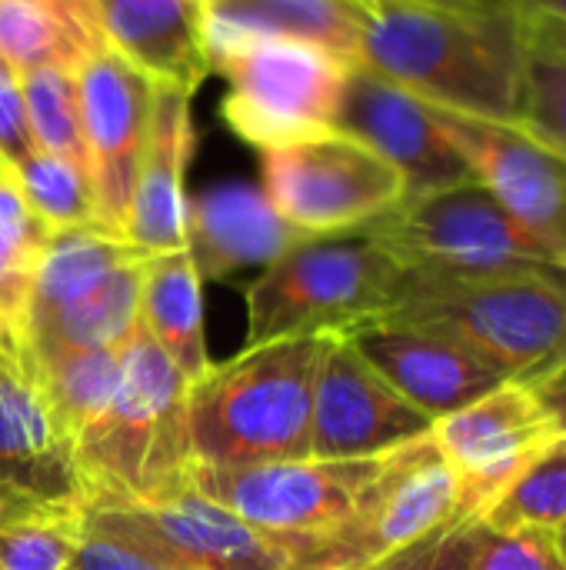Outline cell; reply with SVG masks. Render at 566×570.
Listing matches in <instances>:
<instances>
[{
  "instance_id": "cell-19",
  "label": "cell",
  "mask_w": 566,
  "mask_h": 570,
  "mask_svg": "<svg viewBox=\"0 0 566 570\" xmlns=\"http://www.w3.org/2000/svg\"><path fill=\"white\" fill-rule=\"evenodd\" d=\"M103 43L150 83L197 90L210 73L207 0H90Z\"/></svg>"
},
{
  "instance_id": "cell-27",
  "label": "cell",
  "mask_w": 566,
  "mask_h": 570,
  "mask_svg": "<svg viewBox=\"0 0 566 570\" xmlns=\"http://www.w3.org/2000/svg\"><path fill=\"white\" fill-rule=\"evenodd\" d=\"M87 541L77 498L0 501V570H67Z\"/></svg>"
},
{
  "instance_id": "cell-5",
  "label": "cell",
  "mask_w": 566,
  "mask_h": 570,
  "mask_svg": "<svg viewBox=\"0 0 566 570\" xmlns=\"http://www.w3.org/2000/svg\"><path fill=\"white\" fill-rule=\"evenodd\" d=\"M407 271L364 230L307 237L247 287V347L280 337H350L397 304Z\"/></svg>"
},
{
  "instance_id": "cell-3",
  "label": "cell",
  "mask_w": 566,
  "mask_h": 570,
  "mask_svg": "<svg viewBox=\"0 0 566 570\" xmlns=\"http://www.w3.org/2000/svg\"><path fill=\"white\" fill-rule=\"evenodd\" d=\"M334 337H280L210 364L190 384L193 461L247 468L310 458V411Z\"/></svg>"
},
{
  "instance_id": "cell-34",
  "label": "cell",
  "mask_w": 566,
  "mask_h": 570,
  "mask_svg": "<svg viewBox=\"0 0 566 570\" xmlns=\"http://www.w3.org/2000/svg\"><path fill=\"white\" fill-rule=\"evenodd\" d=\"M474 534H477V518L460 514L427 534L424 541L410 544L407 551L374 564L367 570H474Z\"/></svg>"
},
{
  "instance_id": "cell-2",
  "label": "cell",
  "mask_w": 566,
  "mask_h": 570,
  "mask_svg": "<svg viewBox=\"0 0 566 570\" xmlns=\"http://www.w3.org/2000/svg\"><path fill=\"white\" fill-rule=\"evenodd\" d=\"M193 464L190 381L140 327L107 414L73 441L77 498L83 511L160 504L193 484Z\"/></svg>"
},
{
  "instance_id": "cell-44",
  "label": "cell",
  "mask_w": 566,
  "mask_h": 570,
  "mask_svg": "<svg viewBox=\"0 0 566 570\" xmlns=\"http://www.w3.org/2000/svg\"><path fill=\"white\" fill-rule=\"evenodd\" d=\"M564 371H566V367H564Z\"/></svg>"
},
{
  "instance_id": "cell-11",
  "label": "cell",
  "mask_w": 566,
  "mask_h": 570,
  "mask_svg": "<svg viewBox=\"0 0 566 570\" xmlns=\"http://www.w3.org/2000/svg\"><path fill=\"white\" fill-rule=\"evenodd\" d=\"M384 458V454H380ZM380 458L357 461H274L247 468L193 464V488L240 521L277 534L310 538L337 528L367 481L377 474Z\"/></svg>"
},
{
  "instance_id": "cell-30",
  "label": "cell",
  "mask_w": 566,
  "mask_h": 570,
  "mask_svg": "<svg viewBox=\"0 0 566 570\" xmlns=\"http://www.w3.org/2000/svg\"><path fill=\"white\" fill-rule=\"evenodd\" d=\"M494 531H564L566 528V438L520 471L480 514Z\"/></svg>"
},
{
  "instance_id": "cell-25",
  "label": "cell",
  "mask_w": 566,
  "mask_h": 570,
  "mask_svg": "<svg viewBox=\"0 0 566 570\" xmlns=\"http://www.w3.org/2000/svg\"><path fill=\"white\" fill-rule=\"evenodd\" d=\"M370 0H207V33H284L357 63Z\"/></svg>"
},
{
  "instance_id": "cell-26",
  "label": "cell",
  "mask_w": 566,
  "mask_h": 570,
  "mask_svg": "<svg viewBox=\"0 0 566 570\" xmlns=\"http://www.w3.org/2000/svg\"><path fill=\"white\" fill-rule=\"evenodd\" d=\"M50 234L53 230L27 207L20 190L0 177V361L30 377H37L27 347L30 287Z\"/></svg>"
},
{
  "instance_id": "cell-38",
  "label": "cell",
  "mask_w": 566,
  "mask_h": 570,
  "mask_svg": "<svg viewBox=\"0 0 566 570\" xmlns=\"http://www.w3.org/2000/svg\"><path fill=\"white\" fill-rule=\"evenodd\" d=\"M410 3H434V7H457V10H490V7H514V0H410Z\"/></svg>"
},
{
  "instance_id": "cell-36",
  "label": "cell",
  "mask_w": 566,
  "mask_h": 570,
  "mask_svg": "<svg viewBox=\"0 0 566 570\" xmlns=\"http://www.w3.org/2000/svg\"><path fill=\"white\" fill-rule=\"evenodd\" d=\"M33 150H40V147L33 140V130L27 120L20 80L13 70H3L0 73V174L17 167Z\"/></svg>"
},
{
  "instance_id": "cell-1",
  "label": "cell",
  "mask_w": 566,
  "mask_h": 570,
  "mask_svg": "<svg viewBox=\"0 0 566 570\" xmlns=\"http://www.w3.org/2000/svg\"><path fill=\"white\" fill-rule=\"evenodd\" d=\"M527 50V13L517 3L457 10L370 0L357 63L427 107L480 120H520Z\"/></svg>"
},
{
  "instance_id": "cell-32",
  "label": "cell",
  "mask_w": 566,
  "mask_h": 570,
  "mask_svg": "<svg viewBox=\"0 0 566 570\" xmlns=\"http://www.w3.org/2000/svg\"><path fill=\"white\" fill-rule=\"evenodd\" d=\"M527 67L520 120L566 154V47L547 40L527 17Z\"/></svg>"
},
{
  "instance_id": "cell-31",
  "label": "cell",
  "mask_w": 566,
  "mask_h": 570,
  "mask_svg": "<svg viewBox=\"0 0 566 570\" xmlns=\"http://www.w3.org/2000/svg\"><path fill=\"white\" fill-rule=\"evenodd\" d=\"M17 80H20V94H23V107H27V120H30L37 147L90 174L73 70L37 67L30 73H20Z\"/></svg>"
},
{
  "instance_id": "cell-39",
  "label": "cell",
  "mask_w": 566,
  "mask_h": 570,
  "mask_svg": "<svg viewBox=\"0 0 566 570\" xmlns=\"http://www.w3.org/2000/svg\"><path fill=\"white\" fill-rule=\"evenodd\" d=\"M547 397H550V404L560 411V417H564V424H566V371H560L554 381H547L544 387H540Z\"/></svg>"
},
{
  "instance_id": "cell-8",
  "label": "cell",
  "mask_w": 566,
  "mask_h": 570,
  "mask_svg": "<svg viewBox=\"0 0 566 570\" xmlns=\"http://www.w3.org/2000/svg\"><path fill=\"white\" fill-rule=\"evenodd\" d=\"M460 518L457 478L434 434L380 458L347 518L310 538H287L294 570H367Z\"/></svg>"
},
{
  "instance_id": "cell-18",
  "label": "cell",
  "mask_w": 566,
  "mask_h": 570,
  "mask_svg": "<svg viewBox=\"0 0 566 570\" xmlns=\"http://www.w3.org/2000/svg\"><path fill=\"white\" fill-rule=\"evenodd\" d=\"M190 90L153 83L147 144L137 164L123 240L147 257L187 250V194L183 177L193 157Z\"/></svg>"
},
{
  "instance_id": "cell-7",
  "label": "cell",
  "mask_w": 566,
  "mask_h": 570,
  "mask_svg": "<svg viewBox=\"0 0 566 570\" xmlns=\"http://www.w3.org/2000/svg\"><path fill=\"white\" fill-rule=\"evenodd\" d=\"M407 274L487 277L510 271H566L477 180L404 197L364 227Z\"/></svg>"
},
{
  "instance_id": "cell-28",
  "label": "cell",
  "mask_w": 566,
  "mask_h": 570,
  "mask_svg": "<svg viewBox=\"0 0 566 570\" xmlns=\"http://www.w3.org/2000/svg\"><path fill=\"white\" fill-rule=\"evenodd\" d=\"M123 371L120 351H67L37 364V384L70 444L107 414Z\"/></svg>"
},
{
  "instance_id": "cell-29",
  "label": "cell",
  "mask_w": 566,
  "mask_h": 570,
  "mask_svg": "<svg viewBox=\"0 0 566 570\" xmlns=\"http://www.w3.org/2000/svg\"><path fill=\"white\" fill-rule=\"evenodd\" d=\"M7 177L27 207L50 227V230H73V227H97V207H93V184L90 174L73 167L63 157L33 150L17 167H10ZM100 230V227H97Z\"/></svg>"
},
{
  "instance_id": "cell-24",
  "label": "cell",
  "mask_w": 566,
  "mask_h": 570,
  "mask_svg": "<svg viewBox=\"0 0 566 570\" xmlns=\"http://www.w3.org/2000/svg\"><path fill=\"white\" fill-rule=\"evenodd\" d=\"M97 43L90 0H0V60L17 77L37 67L77 70Z\"/></svg>"
},
{
  "instance_id": "cell-22",
  "label": "cell",
  "mask_w": 566,
  "mask_h": 570,
  "mask_svg": "<svg viewBox=\"0 0 566 570\" xmlns=\"http://www.w3.org/2000/svg\"><path fill=\"white\" fill-rule=\"evenodd\" d=\"M143 264L137 257L97 284L83 287L50 314L30 321L27 347L33 367L43 357L67 354V351H120L140 331V287H143Z\"/></svg>"
},
{
  "instance_id": "cell-12",
  "label": "cell",
  "mask_w": 566,
  "mask_h": 570,
  "mask_svg": "<svg viewBox=\"0 0 566 570\" xmlns=\"http://www.w3.org/2000/svg\"><path fill=\"white\" fill-rule=\"evenodd\" d=\"M470 174L566 267V154L524 120H480L430 107Z\"/></svg>"
},
{
  "instance_id": "cell-41",
  "label": "cell",
  "mask_w": 566,
  "mask_h": 570,
  "mask_svg": "<svg viewBox=\"0 0 566 570\" xmlns=\"http://www.w3.org/2000/svg\"><path fill=\"white\" fill-rule=\"evenodd\" d=\"M557 544H560V551H564V558H566V528L564 531H557Z\"/></svg>"
},
{
  "instance_id": "cell-17",
  "label": "cell",
  "mask_w": 566,
  "mask_h": 570,
  "mask_svg": "<svg viewBox=\"0 0 566 570\" xmlns=\"http://www.w3.org/2000/svg\"><path fill=\"white\" fill-rule=\"evenodd\" d=\"M350 341L377 367V374L430 421L464 411L510 381L474 347L434 327L377 321L354 331Z\"/></svg>"
},
{
  "instance_id": "cell-20",
  "label": "cell",
  "mask_w": 566,
  "mask_h": 570,
  "mask_svg": "<svg viewBox=\"0 0 566 570\" xmlns=\"http://www.w3.org/2000/svg\"><path fill=\"white\" fill-rule=\"evenodd\" d=\"M307 237L277 214L257 184L227 180L187 197V254L200 281L267 267Z\"/></svg>"
},
{
  "instance_id": "cell-40",
  "label": "cell",
  "mask_w": 566,
  "mask_h": 570,
  "mask_svg": "<svg viewBox=\"0 0 566 570\" xmlns=\"http://www.w3.org/2000/svg\"><path fill=\"white\" fill-rule=\"evenodd\" d=\"M527 13V10H524ZM530 20H534V27L547 37V40H554V43H560L566 47V27L564 23H554V20H544V17H534V13H527Z\"/></svg>"
},
{
  "instance_id": "cell-6",
  "label": "cell",
  "mask_w": 566,
  "mask_h": 570,
  "mask_svg": "<svg viewBox=\"0 0 566 570\" xmlns=\"http://www.w3.org/2000/svg\"><path fill=\"white\" fill-rule=\"evenodd\" d=\"M220 70L224 120L257 150L287 147L330 130L354 60L284 33H207Z\"/></svg>"
},
{
  "instance_id": "cell-14",
  "label": "cell",
  "mask_w": 566,
  "mask_h": 570,
  "mask_svg": "<svg viewBox=\"0 0 566 570\" xmlns=\"http://www.w3.org/2000/svg\"><path fill=\"white\" fill-rule=\"evenodd\" d=\"M87 528L147 544L193 570H294L287 538L240 521L193 484L160 504L87 511Z\"/></svg>"
},
{
  "instance_id": "cell-4",
  "label": "cell",
  "mask_w": 566,
  "mask_h": 570,
  "mask_svg": "<svg viewBox=\"0 0 566 570\" xmlns=\"http://www.w3.org/2000/svg\"><path fill=\"white\" fill-rule=\"evenodd\" d=\"M380 321L444 331L510 381L544 387L566 367V271L407 274L397 304Z\"/></svg>"
},
{
  "instance_id": "cell-43",
  "label": "cell",
  "mask_w": 566,
  "mask_h": 570,
  "mask_svg": "<svg viewBox=\"0 0 566 570\" xmlns=\"http://www.w3.org/2000/svg\"><path fill=\"white\" fill-rule=\"evenodd\" d=\"M67 570H77V568H67Z\"/></svg>"
},
{
  "instance_id": "cell-21",
  "label": "cell",
  "mask_w": 566,
  "mask_h": 570,
  "mask_svg": "<svg viewBox=\"0 0 566 570\" xmlns=\"http://www.w3.org/2000/svg\"><path fill=\"white\" fill-rule=\"evenodd\" d=\"M53 498H77L73 444L37 377L0 361V501Z\"/></svg>"
},
{
  "instance_id": "cell-23",
  "label": "cell",
  "mask_w": 566,
  "mask_h": 570,
  "mask_svg": "<svg viewBox=\"0 0 566 570\" xmlns=\"http://www.w3.org/2000/svg\"><path fill=\"white\" fill-rule=\"evenodd\" d=\"M200 274L187 250L157 254L143 264L140 287V327L153 344L177 364L193 384L207 374V337H203V294Z\"/></svg>"
},
{
  "instance_id": "cell-15",
  "label": "cell",
  "mask_w": 566,
  "mask_h": 570,
  "mask_svg": "<svg viewBox=\"0 0 566 570\" xmlns=\"http://www.w3.org/2000/svg\"><path fill=\"white\" fill-rule=\"evenodd\" d=\"M434 431V421L394 391L350 337H334L314 384L310 458H380Z\"/></svg>"
},
{
  "instance_id": "cell-9",
  "label": "cell",
  "mask_w": 566,
  "mask_h": 570,
  "mask_svg": "<svg viewBox=\"0 0 566 570\" xmlns=\"http://www.w3.org/2000/svg\"><path fill=\"white\" fill-rule=\"evenodd\" d=\"M260 190L310 237L357 234L407 197L400 170L340 130L260 150Z\"/></svg>"
},
{
  "instance_id": "cell-35",
  "label": "cell",
  "mask_w": 566,
  "mask_h": 570,
  "mask_svg": "<svg viewBox=\"0 0 566 570\" xmlns=\"http://www.w3.org/2000/svg\"><path fill=\"white\" fill-rule=\"evenodd\" d=\"M77 570H193L180 561H173L163 551H153L147 544L127 541L120 534H107V531H90L87 528V541L77 551L73 564Z\"/></svg>"
},
{
  "instance_id": "cell-10",
  "label": "cell",
  "mask_w": 566,
  "mask_h": 570,
  "mask_svg": "<svg viewBox=\"0 0 566 570\" xmlns=\"http://www.w3.org/2000/svg\"><path fill=\"white\" fill-rule=\"evenodd\" d=\"M430 434L457 478L460 514L480 518L520 471L564 441L566 424L537 384L504 381L464 411L434 421Z\"/></svg>"
},
{
  "instance_id": "cell-42",
  "label": "cell",
  "mask_w": 566,
  "mask_h": 570,
  "mask_svg": "<svg viewBox=\"0 0 566 570\" xmlns=\"http://www.w3.org/2000/svg\"><path fill=\"white\" fill-rule=\"evenodd\" d=\"M3 70H10V67H7V63H3V60H0V73H3Z\"/></svg>"
},
{
  "instance_id": "cell-16",
  "label": "cell",
  "mask_w": 566,
  "mask_h": 570,
  "mask_svg": "<svg viewBox=\"0 0 566 570\" xmlns=\"http://www.w3.org/2000/svg\"><path fill=\"white\" fill-rule=\"evenodd\" d=\"M330 130L367 144L390 167H397L407 184V197L474 177L460 150L444 134L437 114L404 87L360 63H354L344 80Z\"/></svg>"
},
{
  "instance_id": "cell-33",
  "label": "cell",
  "mask_w": 566,
  "mask_h": 570,
  "mask_svg": "<svg viewBox=\"0 0 566 570\" xmlns=\"http://www.w3.org/2000/svg\"><path fill=\"white\" fill-rule=\"evenodd\" d=\"M474 570H566V558L554 531L517 528L494 531L477 518L474 534Z\"/></svg>"
},
{
  "instance_id": "cell-37",
  "label": "cell",
  "mask_w": 566,
  "mask_h": 570,
  "mask_svg": "<svg viewBox=\"0 0 566 570\" xmlns=\"http://www.w3.org/2000/svg\"><path fill=\"white\" fill-rule=\"evenodd\" d=\"M514 3L534 17H544V20H554V23L566 27V0H514Z\"/></svg>"
},
{
  "instance_id": "cell-13",
  "label": "cell",
  "mask_w": 566,
  "mask_h": 570,
  "mask_svg": "<svg viewBox=\"0 0 566 570\" xmlns=\"http://www.w3.org/2000/svg\"><path fill=\"white\" fill-rule=\"evenodd\" d=\"M73 77L90 160L97 227L123 240L130 190L147 144L153 83L123 57H117L107 43H97L80 60Z\"/></svg>"
}]
</instances>
